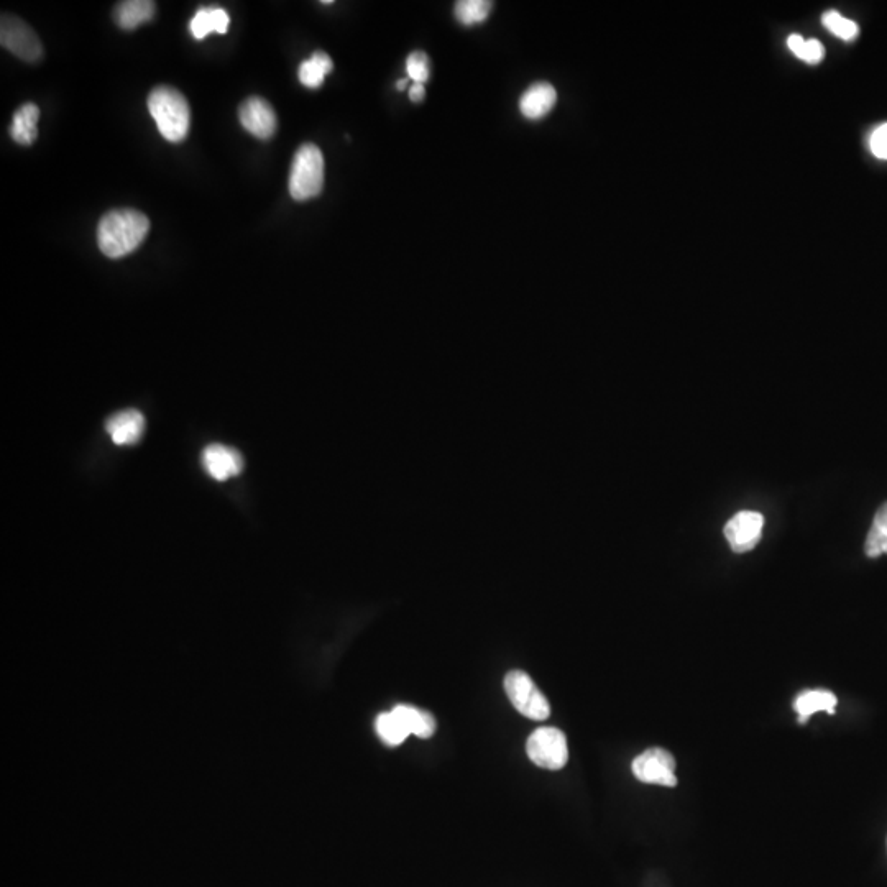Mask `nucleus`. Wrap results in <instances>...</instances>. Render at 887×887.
<instances>
[{"label": "nucleus", "instance_id": "nucleus-1", "mask_svg": "<svg viewBox=\"0 0 887 887\" xmlns=\"http://www.w3.org/2000/svg\"><path fill=\"white\" fill-rule=\"evenodd\" d=\"M150 232V221L135 209L107 212L97 226V244L109 258L127 257L143 244Z\"/></svg>", "mask_w": 887, "mask_h": 887}, {"label": "nucleus", "instance_id": "nucleus-2", "mask_svg": "<svg viewBox=\"0 0 887 887\" xmlns=\"http://www.w3.org/2000/svg\"><path fill=\"white\" fill-rule=\"evenodd\" d=\"M148 111L157 122L161 137L171 143L183 142L191 129L188 99L171 86H157L148 96Z\"/></svg>", "mask_w": 887, "mask_h": 887}, {"label": "nucleus", "instance_id": "nucleus-3", "mask_svg": "<svg viewBox=\"0 0 887 887\" xmlns=\"http://www.w3.org/2000/svg\"><path fill=\"white\" fill-rule=\"evenodd\" d=\"M324 188V157L314 143H304L293 158L290 194L295 201H309Z\"/></svg>", "mask_w": 887, "mask_h": 887}, {"label": "nucleus", "instance_id": "nucleus-4", "mask_svg": "<svg viewBox=\"0 0 887 887\" xmlns=\"http://www.w3.org/2000/svg\"><path fill=\"white\" fill-rule=\"evenodd\" d=\"M505 692L511 705L520 712L523 717L544 722L551 717V705L547 702L546 695L538 689L533 679L524 671H510L505 676Z\"/></svg>", "mask_w": 887, "mask_h": 887}, {"label": "nucleus", "instance_id": "nucleus-5", "mask_svg": "<svg viewBox=\"0 0 887 887\" xmlns=\"http://www.w3.org/2000/svg\"><path fill=\"white\" fill-rule=\"evenodd\" d=\"M526 753L531 763L549 771H559L569 761V746L564 731L543 727L533 731L526 743Z\"/></svg>", "mask_w": 887, "mask_h": 887}, {"label": "nucleus", "instance_id": "nucleus-6", "mask_svg": "<svg viewBox=\"0 0 887 887\" xmlns=\"http://www.w3.org/2000/svg\"><path fill=\"white\" fill-rule=\"evenodd\" d=\"M0 43L5 50L27 63H37L43 58V46L37 33L19 17L2 14L0 20Z\"/></svg>", "mask_w": 887, "mask_h": 887}, {"label": "nucleus", "instance_id": "nucleus-7", "mask_svg": "<svg viewBox=\"0 0 887 887\" xmlns=\"http://www.w3.org/2000/svg\"><path fill=\"white\" fill-rule=\"evenodd\" d=\"M631 771L638 781L656 786L676 787V758L662 748H649L636 756Z\"/></svg>", "mask_w": 887, "mask_h": 887}, {"label": "nucleus", "instance_id": "nucleus-8", "mask_svg": "<svg viewBox=\"0 0 887 887\" xmlns=\"http://www.w3.org/2000/svg\"><path fill=\"white\" fill-rule=\"evenodd\" d=\"M764 528V516L758 511H740L736 513L727 526H725V538L730 543L733 552L753 551L761 539Z\"/></svg>", "mask_w": 887, "mask_h": 887}, {"label": "nucleus", "instance_id": "nucleus-9", "mask_svg": "<svg viewBox=\"0 0 887 887\" xmlns=\"http://www.w3.org/2000/svg\"><path fill=\"white\" fill-rule=\"evenodd\" d=\"M239 120L249 134L260 138V140H270L278 127L275 111L263 97L253 96L242 102L239 109Z\"/></svg>", "mask_w": 887, "mask_h": 887}, {"label": "nucleus", "instance_id": "nucleus-10", "mask_svg": "<svg viewBox=\"0 0 887 887\" xmlns=\"http://www.w3.org/2000/svg\"><path fill=\"white\" fill-rule=\"evenodd\" d=\"M203 467L209 477L226 482L244 470V457L234 447L209 444L203 451Z\"/></svg>", "mask_w": 887, "mask_h": 887}, {"label": "nucleus", "instance_id": "nucleus-11", "mask_svg": "<svg viewBox=\"0 0 887 887\" xmlns=\"http://www.w3.org/2000/svg\"><path fill=\"white\" fill-rule=\"evenodd\" d=\"M106 431L115 446H134L145 433V418L138 410H122L107 419Z\"/></svg>", "mask_w": 887, "mask_h": 887}, {"label": "nucleus", "instance_id": "nucleus-12", "mask_svg": "<svg viewBox=\"0 0 887 887\" xmlns=\"http://www.w3.org/2000/svg\"><path fill=\"white\" fill-rule=\"evenodd\" d=\"M556 102L557 92L552 84L536 83L521 96L520 111L526 119L539 120L554 109Z\"/></svg>", "mask_w": 887, "mask_h": 887}, {"label": "nucleus", "instance_id": "nucleus-13", "mask_svg": "<svg viewBox=\"0 0 887 887\" xmlns=\"http://www.w3.org/2000/svg\"><path fill=\"white\" fill-rule=\"evenodd\" d=\"M838 699L837 695L830 690H805L802 694L797 695L794 700V710L799 715V723L809 722V718L815 713L827 712L830 715L837 712Z\"/></svg>", "mask_w": 887, "mask_h": 887}, {"label": "nucleus", "instance_id": "nucleus-14", "mask_svg": "<svg viewBox=\"0 0 887 887\" xmlns=\"http://www.w3.org/2000/svg\"><path fill=\"white\" fill-rule=\"evenodd\" d=\"M230 17L221 7H203L189 22V30L196 40H204L211 33L226 35L229 30Z\"/></svg>", "mask_w": 887, "mask_h": 887}, {"label": "nucleus", "instance_id": "nucleus-15", "mask_svg": "<svg viewBox=\"0 0 887 887\" xmlns=\"http://www.w3.org/2000/svg\"><path fill=\"white\" fill-rule=\"evenodd\" d=\"M38 119H40V109L37 104L27 102L15 112L12 125H10V137L14 138L15 143L30 147L35 143L38 137Z\"/></svg>", "mask_w": 887, "mask_h": 887}, {"label": "nucleus", "instance_id": "nucleus-16", "mask_svg": "<svg viewBox=\"0 0 887 887\" xmlns=\"http://www.w3.org/2000/svg\"><path fill=\"white\" fill-rule=\"evenodd\" d=\"M157 10V4L150 0H125L117 4L114 10V20L124 30H135L143 23L153 19Z\"/></svg>", "mask_w": 887, "mask_h": 887}, {"label": "nucleus", "instance_id": "nucleus-17", "mask_svg": "<svg viewBox=\"0 0 887 887\" xmlns=\"http://www.w3.org/2000/svg\"><path fill=\"white\" fill-rule=\"evenodd\" d=\"M393 710L400 715L411 735L423 738V740H428L434 735L437 723L433 713L423 710V708L413 707V705H396Z\"/></svg>", "mask_w": 887, "mask_h": 887}, {"label": "nucleus", "instance_id": "nucleus-18", "mask_svg": "<svg viewBox=\"0 0 887 887\" xmlns=\"http://www.w3.org/2000/svg\"><path fill=\"white\" fill-rule=\"evenodd\" d=\"M332 69H334V63H332L331 56L324 51H316L311 58L299 65V81L309 89L321 88L324 79Z\"/></svg>", "mask_w": 887, "mask_h": 887}, {"label": "nucleus", "instance_id": "nucleus-19", "mask_svg": "<svg viewBox=\"0 0 887 887\" xmlns=\"http://www.w3.org/2000/svg\"><path fill=\"white\" fill-rule=\"evenodd\" d=\"M375 728L383 743L388 746H398L411 735L405 722L401 720L400 715L391 710V712L380 713L375 722Z\"/></svg>", "mask_w": 887, "mask_h": 887}, {"label": "nucleus", "instance_id": "nucleus-20", "mask_svg": "<svg viewBox=\"0 0 887 887\" xmlns=\"http://www.w3.org/2000/svg\"><path fill=\"white\" fill-rule=\"evenodd\" d=\"M866 556L879 557L887 554V501L879 506L874 523L869 529L865 546Z\"/></svg>", "mask_w": 887, "mask_h": 887}, {"label": "nucleus", "instance_id": "nucleus-21", "mask_svg": "<svg viewBox=\"0 0 887 887\" xmlns=\"http://www.w3.org/2000/svg\"><path fill=\"white\" fill-rule=\"evenodd\" d=\"M493 2L490 0H460L454 7L455 19L462 25L472 27L485 22L492 12Z\"/></svg>", "mask_w": 887, "mask_h": 887}, {"label": "nucleus", "instance_id": "nucleus-22", "mask_svg": "<svg viewBox=\"0 0 887 887\" xmlns=\"http://www.w3.org/2000/svg\"><path fill=\"white\" fill-rule=\"evenodd\" d=\"M787 46L791 48L794 55L799 56L800 60H804L809 65H817L825 55V50L819 40H804L800 35H791L787 40Z\"/></svg>", "mask_w": 887, "mask_h": 887}, {"label": "nucleus", "instance_id": "nucleus-23", "mask_svg": "<svg viewBox=\"0 0 887 887\" xmlns=\"http://www.w3.org/2000/svg\"><path fill=\"white\" fill-rule=\"evenodd\" d=\"M823 25L838 38H842L845 42H851L858 37L860 27L853 20L846 19L842 14H838L837 10H830L827 14H823Z\"/></svg>", "mask_w": 887, "mask_h": 887}, {"label": "nucleus", "instance_id": "nucleus-24", "mask_svg": "<svg viewBox=\"0 0 887 887\" xmlns=\"http://www.w3.org/2000/svg\"><path fill=\"white\" fill-rule=\"evenodd\" d=\"M406 73L408 78L413 79V83L424 84L431 76V65L429 58L423 51H414L406 60Z\"/></svg>", "mask_w": 887, "mask_h": 887}, {"label": "nucleus", "instance_id": "nucleus-25", "mask_svg": "<svg viewBox=\"0 0 887 887\" xmlns=\"http://www.w3.org/2000/svg\"><path fill=\"white\" fill-rule=\"evenodd\" d=\"M869 147H871L874 157L887 160V124L874 130L871 140H869Z\"/></svg>", "mask_w": 887, "mask_h": 887}, {"label": "nucleus", "instance_id": "nucleus-26", "mask_svg": "<svg viewBox=\"0 0 887 887\" xmlns=\"http://www.w3.org/2000/svg\"><path fill=\"white\" fill-rule=\"evenodd\" d=\"M426 96V89H424V84H416L414 83L410 89V99L413 102H421Z\"/></svg>", "mask_w": 887, "mask_h": 887}, {"label": "nucleus", "instance_id": "nucleus-27", "mask_svg": "<svg viewBox=\"0 0 887 887\" xmlns=\"http://www.w3.org/2000/svg\"><path fill=\"white\" fill-rule=\"evenodd\" d=\"M406 84H408V79H400V81H398V84H396V88L400 89V91H403V89L406 88Z\"/></svg>", "mask_w": 887, "mask_h": 887}]
</instances>
